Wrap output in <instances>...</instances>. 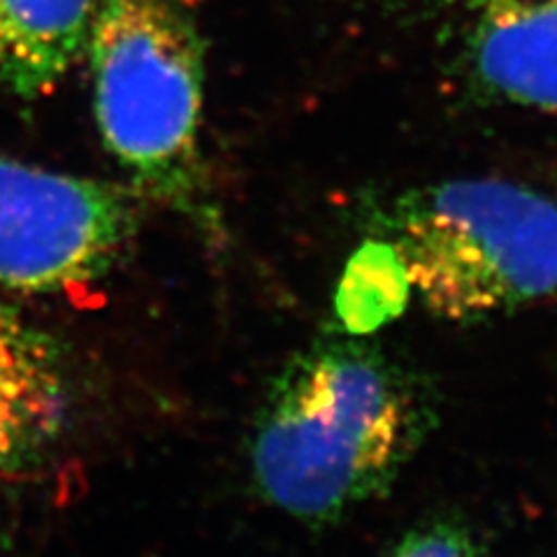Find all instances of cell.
Wrapping results in <instances>:
<instances>
[{
	"label": "cell",
	"mask_w": 557,
	"mask_h": 557,
	"mask_svg": "<svg viewBox=\"0 0 557 557\" xmlns=\"http://www.w3.org/2000/svg\"><path fill=\"white\" fill-rule=\"evenodd\" d=\"M434 425L428 383L368 335L342 330L293 354L256 413L258 495L311 528L379 499Z\"/></svg>",
	"instance_id": "1"
},
{
	"label": "cell",
	"mask_w": 557,
	"mask_h": 557,
	"mask_svg": "<svg viewBox=\"0 0 557 557\" xmlns=\"http://www.w3.org/2000/svg\"><path fill=\"white\" fill-rule=\"evenodd\" d=\"M86 51L96 124L139 196L221 237L202 159L205 42L188 0H102Z\"/></svg>",
	"instance_id": "2"
},
{
	"label": "cell",
	"mask_w": 557,
	"mask_h": 557,
	"mask_svg": "<svg viewBox=\"0 0 557 557\" xmlns=\"http://www.w3.org/2000/svg\"><path fill=\"white\" fill-rule=\"evenodd\" d=\"M434 317L479 323L557 290V200L525 184L460 177L364 202Z\"/></svg>",
	"instance_id": "3"
},
{
	"label": "cell",
	"mask_w": 557,
	"mask_h": 557,
	"mask_svg": "<svg viewBox=\"0 0 557 557\" xmlns=\"http://www.w3.org/2000/svg\"><path fill=\"white\" fill-rule=\"evenodd\" d=\"M137 207L128 190L70 177L0 153V286L82 295L131 249Z\"/></svg>",
	"instance_id": "4"
},
{
	"label": "cell",
	"mask_w": 557,
	"mask_h": 557,
	"mask_svg": "<svg viewBox=\"0 0 557 557\" xmlns=\"http://www.w3.org/2000/svg\"><path fill=\"white\" fill-rule=\"evenodd\" d=\"M460 61L479 100L557 114V0H472Z\"/></svg>",
	"instance_id": "5"
},
{
	"label": "cell",
	"mask_w": 557,
	"mask_h": 557,
	"mask_svg": "<svg viewBox=\"0 0 557 557\" xmlns=\"http://www.w3.org/2000/svg\"><path fill=\"white\" fill-rule=\"evenodd\" d=\"M63 418L65 386L54 348L0 305V479L38 460Z\"/></svg>",
	"instance_id": "6"
},
{
	"label": "cell",
	"mask_w": 557,
	"mask_h": 557,
	"mask_svg": "<svg viewBox=\"0 0 557 557\" xmlns=\"http://www.w3.org/2000/svg\"><path fill=\"white\" fill-rule=\"evenodd\" d=\"M102 0H0V94H51L86 54Z\"/></svg>",
	"instance_id": "7"
},
{
	"label": "cell",
	"mask_w": 557,
	"mask_h": 557,
	"mask_svg": "<svg viewBox=\"0 0 557 557\" xmlns=\"http://www.w3.org/2000/svg\"><path fill=\"white\" fill-rule=\"evenodd\" d=\"M411 284L397 251L386 239L368 237L351 256L335 295V317L346 335H372L397 319L409 302Z\"/></svg>",
	"instance_id": "8"
},
{
	"label": "cell",
	"mask_w": 557,
	"mask_h": 557,
	"mask_svg": "<svg viewBox=\"0 0 557 557\" xmlns=\"http://www.w3.org/2000/svg\"><path fill=\"white\" fill-rule=\"evenodd\" d=\"M388 557H487V553L465 520L442 516L407 530Z\"/></svg>",
	"instance_id": "9"
},
{
	"label": "cell",
	"mask_w": 557,
	"mask_h": 557,
	"mask_svg": "<svg viewBox=\"0 0 557 557\" xmlns=\"http://www.w3.org/2000/svg\"><path fill=\"white\" fill-rule=\"evenodd\" d=\"M370 3L386 5V8H428V5H442L446 0H370Z\"/></svg>",
	"instance_id": "10"
},
{
	"label": "cell",
	"mask_w": 557,
	"mask_h": 557,
	"mask_svg": "<svg viewBox=\"0 0 557 557\" xmlns=\"http://www.w3.org/2000/svg\"><path fill=\"white\" fill-rule=\"evenodd\" d=\"M0 557H3V553H0Z\"/></svg>",
	"instance_id": "11"
},
{
	"label": "cell",
	"mask_w": 557,
	"mask_h": 557,
	"mask_svg": "<svg viewBox=\"0 0 557 557\" xmlns=\"http://www.w3.org/2000/svg\"><path fill=\"white\" fill-rule=\"evenodd\" d=\"M555 557H557V555H555Z\"/></svg>",
	"instance_id": "12"
}]
</instances>
